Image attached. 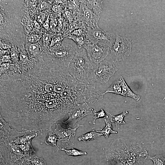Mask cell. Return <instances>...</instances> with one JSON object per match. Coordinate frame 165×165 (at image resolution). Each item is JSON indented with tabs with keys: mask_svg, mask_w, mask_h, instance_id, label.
Masks as SVG:
<instances>
[{
	"mask_svg": "<svg viewBox=\"0 0 165 165\" xmlns=\"http://www.w3.org/2000/svg\"><path fill=\"white\" fill-rule=\"evenodd\" d=\"M93 113L94 115L93 117V120L92 122V123L93 124H95V121L97 119L101 118H107L108 117L104 110L102 109H101L99 111L97 112H96L94 110Z\"/></svg>",
	"mask_w": 165,
	"mask_h": 165,
	"instance_id": "24",
	"label": "cell"
},
{
	"mask_svg": "<svg viewBox=\"0 0 165 165\" xmlns=\"http://www.w3.org/2000/svg\"><path fill=\"white\" fill-rule=\"evenodd\" d=\"M83 47L90 61L94 64H99L108 55L110 49L93 43L86 38Z\"/></svg>",
	"mask_w": 165,
	"mask_h": 165,
	"instance_id": "8",
	"label": "cell"
},
{
	"mask_svg": "<svg viewBox=\"0 0 165 165\" xmlns=\"http://www.w3.org/2000/svg\"><path fill=\"white\" fill-rule=\"evenodd\" d=\"M117 67L109 54L99 64H94L88 80L100 83H106L117 71Z\"/></svg>",
	"mask_w": 165,
	"mask_h": 165,
	"instance_id": "4",
	"label": "cell"
},
{
	"mask_svg": "<svg viewBox=\"0 0 165 165\" xmlns=\"http://www.w3.org/2000/svg\"><path fill=\"white\" fill-rule=\"evenodd\" d=\"M93 65L83 48L80 52H76L67 67L71 75L78 81L83 84H89V77Z\"/></svg>",
	"mask_w": 165,
	"mask_h": 165,
	"instance_id": "2",
	"label": "cell"
},
{
	"mask_svg": "<svg viewBox=\"0 0 165 165\" xmlns=\"http://www.w3.org/2000/svg\"><path fill=\"white\" fill-rule=\"evenodd\" d=\"M59 150L64 151L68 155L72 156H82L87 154V153L85 151H81L74 148H72L69 150L62 148Z\"/></svg>",
	"mask_w": 165,
	"mask_h": 165,
	"instance_id": "21",
	"label": "cell"
},
{
	"mask_svg": "<svg viewBox=\"0 0 165 165\" xmlns=\"http://www.w3.org/2000/svg\"><path fill=\"white\" fill-rule=\"evenodd\" d=\"M25 48L31 56L35 57L40 54V49L37 44L31 43H26Z\"/></svg>",
	"mask_w": 165,
	"mask_h": 165,
	"instance_id": "18",
	"label": "cell"
},
{
	"mask_svg": "<svg viewBox=\"0 0 165 165\" xmlns=\"http://www.w3.org/2000/svg\"><path fill=\"white\" fill-rule=\"evenodd\" d=\"M79 15L80 19L85 23L86 27L94 28L98 26L100 17L95 14L80 1Z\"/></svg>",
	"mask_w": 165,
	"mask_h": 165,
	"instance_id": "11",
	"label": "cell"
},
{
	"mask_svg": "<svg viewBox=\"0 0 165 165\" xmlns=\"http://www.w3.org/2000/svg\"><path fill=\"white\" fill-rule=\"evenodd\" d=\"M131 39L116 34L115 41L110 49L109 55L116 62L126 59L131 51Z\"/></svg>",
	"mask_w": 165,
	"mask_h": 165,
	"instance_id": "6",
	"label": "cell"
},
{
	"mask_svg": "<svg viewBox=\"0 0 165 165\" xmlns=\"http://www.w3.org/2000/svg\"><path fill=\"white\" fill-rule=\"evenodd\" d=\"M116 34L103 30L98 26L94 28L86 27V38L95 44L110 49L116 40Z\"/></svg>",
	"mask_w": 165,
	"mask_h": 165,
	"instance_id": "5",
	"label": "cell"
},
{
	"mask_svg": "<svg viewBox=\"0 0 165 165\" xmlns=\"http://www.w3.org/2000/svg\"><path fill=\"white\" fill-rule=\"evenodd\" d=\"M37 135V133L25 134L19 137V136L14 137L13 141L18 145L22 151L26 156L29 157L35 153L31 143V141Z\"/></svg>",
	"mask_w": 165,
	"mask_h": 165,
	"instance_id": "10",
	"label": "cell"
},
{
	"mask_svg": "<svg viewBox=\"0 0 165 165\" xmlns=\"http://www.w3.org/2000/svg\"><path fill=\"white\" fill-rule=\"evenodd\" d=\"M123 77L121 76L115 81L103 93L105 95L107 93H112L116 95L120 94L122 91L121 81Z\"/></svg>",
	"mask_w": 165,
	"mask_h": 165,
	"instance_id": "14",
	"label": "cell"
},
{
	"mask_svg": "<svg viewBox=\"0 0 165 165\" xmlns=\"http://www.w3.org/2000/svg\"><path fill=\"white\" fill-rule=\"evenodd\" d=\"M106 112L112 117L110 120L111 123H115L116 127H119L120 125L126 123L124 120V118L128 113V111H126L116 116L112 115L107 112Z\"/></svg>",
	"mask_w": 165,
	"mask_h": 165,
	"instance_id": "16",
	"label": "cell"
},
{
	"mask_svg": "<svg viewBox=\"0 0 165 165\" xmlns=\"http://www.w3.org/2000/svg\"><path fill=\"white\" fill-rule=\"evenodd\" d=\"M150 159L153 162L154 165H165V158L160 154L150 157Z\"/></svg>",
	"mask_w": 165,
	"mask_h": 165,
	"instance_id": "23",
	"label": "cell"
},
{
	"mask_svg": "<svg viewBox=\"0 0 165 165\" xmlns=\"http://www.w3.org/2000/svg\"><path fill=\"white\" fill-rule=\"evenodd\" d=\"M61 38L60 35H57L54 36L52 38L51 46H52L56 44L61 43Z\"/></svg>",
	"mask_w": 165,
	"mask_h": 165,
	"instance_id": "26",
	"label": "cell"
},
{
	"mask_svg": "<svg viewBox=\"0 0 165 165\" xmlns=\"http://www.w3.org/2000/svg\"><path fill=\"white\" fill-rule=\"evenodd\" d=\"M29 160L32 165H47L46 161L42 157H38L35 154L29 157Z\"/></svg>",
	"mask_w": 165,
	"mask_h": 165,
	"instance_id": "22",
	"label": "cell"
},
{
	"mask_svg": "<svg viewBox=\"0 0 165 165\" xmlns=\"http://www.w3.org/2000/svg\"><path fill=\"white\" fill-rule=\"evenodd\" d=\"M0 165H9L4 161L3 158L0 157Z\"/></svg>",
	"mask_w": 165,
	"mask_h": 165,
	"instance_id": "27",
	"label": "cell"
},
{
	"mask_svg": "<svg viewBox=\"0 0 165 165\" xmlns=\"http://www.w3.org/2000/svg\"><path fill=\"white\" fill-rule=\"evenodd\" d=\"M95 14L100 16L103 8V2L101 0L80 1Z\"/></svg>",
	"mask_w": 165,
	"mask_h": 165,
	"instance_id": "12",
	"label": "cell"
},
{
	"mask_svg": "<svg viewBox=\"0 0 165 165\" xmlns=\"http://www.w3.org/2000/svg\"><path fill=\"white\" fill-rule=\"evenodd\" d=\"M94 110L86 103L78 104L71 110L68 113V119L61 124L73 127L83 117L91 114Z\"/></svg>",
	"mask_w": 165,
	"mask_h": 165,
	"instance_id": "9",
	"label": "cell"
},
{
	"mask_svg": "<svg viewBox=\"0 0 165 165\" xmlns=\"http://www.w3.org/2000/svg\"><path fill=\"white\" fill-rule=\"evenodd\" d=\"M66 38L72 40L76 44L78 48L80 49L83 46L86 41V36L74 35H69Z\"/></svg>",
	"mask_w": 165,
	"mask_h": 165,
	"instance_id": "20",
	"label": "cell"
},
{
	"mask_svg": "<svg viewBox=\"0 0 165 165\" xmlns=\"http://www.w3.org/2000/svg\"><path fill=\"white\" fill-rule=\"evenodd\" d=\"M30 156H24L16 162L10 164V165H32L29 160Z\"/></svg>",
	"mask_w": 165,
	"mask_h": 165,
	"instance_id": "25",
	"label": "cell"
},
{
	"mask_svg": "<svg viewBox=\"0 0 165 165\" xmlns=\"http://www.w3.org/2000/svg\"><path fill=\"white\" fill-rule=\"evenodd\" d=\"M76 52L71 44L62 41L52 46L46 57L53 63L67 67Z\"/></svg>",
	"mask_w": 165,
	"mask_h": 165,
	"instance_id": "3",
	"label": "cell"
},
{
	"mask_svg": "<svg viewBox=\"0 0 165 165\" xmlns=\"http://www.w3.org/2000/svg\"><path fill=\"white\" fill-rule=\"evenodd\" d=\"M0 84V117L24 133L49 130L78 105L79 82L67 67L48 60L1 75Z\"/></svg>",
	"mask_w": 165,
	"mask_h": 165,
	"instance_id": "1",
	"label": "cell"
},
{
	"mask_svg": "<svg viewBox=\"0 0 165 165\" xmlns=\"http://www.w3.org/2000/svg\"><path fill=\"white\" fill-rule=\"evenodd\" d=\"M57 137L54 131L49 130L48 134L46 138L45 143L48 145L57 147Z\"/></svg>",
	"mask_w": 165,
	"mask_h": 165,
	"instance_id": "19",
	"label": "cell"
},
{
	"mask_svg": "<svg viewBox=\"0 0 165 165\" xmlns=\"http://www.w3.org/2000/svg\"><path fill=\"white\" fill-rule=\"evenodd\" d=\"M56 128L54 130L57 138V148L58 150L60 149H65L73 146L75 142V137L76 130L80 126L79 124L74 128L71 127L65 128L62 127L61 124L56 123Z\"/></svg>",
	"mask_w": 165,
	"mask_h": 165,
	"instance_id": "7",
	"label": "cell"
},
{
	"mask_svg": "<svg viewBox=\"0 0 165 165\" xmlns=\"http://www.w3.org/2000/svg\"><path fill=\"white\" fill-rule=\"evenodd\" d=\"M121 85L122 91L120 95L125 97L132 98L137 101L139 100L140 96L137 95L131 90L126 83L123 77L122 80Z\"/></svg>",
	"mask_w": 165,
	"mask_h": 165,
	"instance_id": "13",
	"label": "cell"
},
{
	"mask_svg": "<svg viewBox=\"0 0 165 165\" xmlns=\"http://www.w3.org/2000/svg\"><path fill=\"white\" fill-rule=\"evenodd\" d=\"M106 123V126L104 128L100 131L96 130H93L94 131L100 133L101 135H104L106 138H107L111 134H117V132L112 130V126L110 120L105 119Z\"/></svg>",
	"mask_w": 165,
	"mask_h": 165,
	"instance_id": "15",
	"label": "cell"
},
{
	"mask_svg": "<svg viewBox=\"0 0 165 165\" xmlns=\"http://www.w3.org/2000/svg\"><path fill=\"white\" fill-rule=\"evenodd\" d=\"M101 136L100 133L93 130L92 131L79 137L78 139L79 141L88 142L90 141L97 140Z\"/></svg>",
	"mask_w": 165,
	"mask_h": 165,
	"instance_id": "17",
	"label": "cell"
}]
</instances>
